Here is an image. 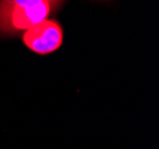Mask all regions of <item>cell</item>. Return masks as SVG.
<instances>
[{
  "label": "cell",
  "mask_w": 159,
  "mask_h": 149,
  "mask_svg": "<svg viewBox=\"0 0 159 149\" xmlns=\"http://www.w3.org/2000/svg\"><path fill=\"white\" fill-rule=\"evenodd\" d=\"M58 7L60 6L51 0H42L38 2L13 7L0 19V33L10 36L24 30L26 31L30 27L45 20L48 15Z\"/></svg>",
  "instance_id": "1"
},
{
  "label": "cell",
  "mask_w": 159,
  "mask_h": 149,
  "mask_svg": "<svg viewBox=\"0 0 159 149\" xmlns=\"http://www.w3.org/2000/svg\"><path fill=\"white\" fill-rule=\"evenodd\" d=\"M42 0H0V19L10 12L13 7L16 6H23V5H27V4H32V2H38ZM55 4H57L58 6L62 5V2L64 0H51Z\"/></svg>",
  "instance_id": "3"
},
{
  "label": "cell",
  "mask_w": 159,
  "mask_h": 149,
  "mask_svg": "<svg viewBox=\"0 0 159 149\" xmlns=\"http://www.w3.org/2000/svg\"><path fill=\"white\" fill-rule=\"evenodd\" d=\"M24 44L36 53L47 55L56 51L63 42V32L56 21L43 20L30 27L23 36Z\"/></svg>",
  "instance_id": "2"
}]
</instances>
